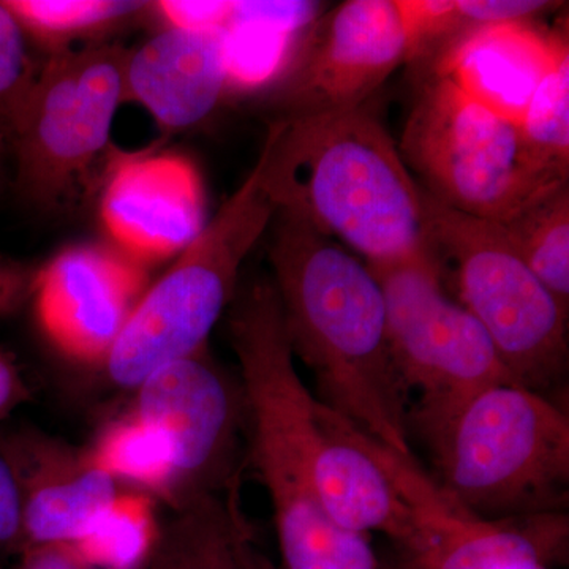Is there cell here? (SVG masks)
I'll list each match as a JSON object with an SVG mask.
<instances>
[{
	"instance_id": "6da1fadb",
	"label": "cell",
	"mask_w": 569,
	"mask_h": 569,
	"mask_svg": "<svg viewBox=\"0 0 569 569\" xmlns=\"http://www.w3.org/2000/svg\"><path fill=\"white\" fill-rule=\"evenodd\" d=\"M269 261L291 351L320 402L402 458L415 459L408 397L388 337L383 291L369 266L293 213L277 211Z\"/></svg>"
},
{
	"instance_id": "7a4b0ae2",
	"label": "cell",
	"mask_w": 569,
	"mask_h": 569,
	"mask_svg": "<svg viewBox=\"0 0 569 569\" xmlns=\"http://www.w3.org/2000/svg\"><path fill=\"white\" fill-rule=\"evenodd\" d=\"M230 306L249 458L271 498L284 568L378 569L370 537L339 529L318 497L328 430L296 370L274 283L257 280Z\"/></svg>"
},
{
	"instance_id": "3957f363",
	"label": "cell",
	"mask_w": 569,
	"mask_h": 569,
	"mask_svg": "<svg viewBox=\"0 0 569 569\" xmlns=\"http://www.w3.org/2000/svg\"><path fill=\"white\" fill-rule=\"evenodd\" d=\"M260 156L277 209L339 239L366 263L429 250L421 187L366 104L276 119Z\"/></svg>"
},
{
	"instance_id": "277c9868",
	"label": "cell",
	"mask_w": 569,
	"mask_h": 569,
	"mask_svg": "<svg viewBox=\"0 0 569 569\" xmlns=\"http://www.w3.org/2000/svg\"><path fill=\"white\" fill-rule=\"evenodd\" d=\"M430 451L438 490L470 518L567 512L569 417L548 396L516 385L486 389Z\"/></svg>"
},
{
	"instance_id": "5b68a950",
	"label": "cell",
	"mask_w": 569,
	"mask_h": 569,
	"mask_svg": "<svg viewBox=\"0 0 569 569\" xmlns=\"http://www.w3.org/2000/svg\"><path fill=\"white\" fill-rule=\"evenodd\" d=\"M277 211L260 156L246 181L142 295L103 365L116 387L137 389L162 367L206 350L213 326L238 293L247 254Z\"/></svg>"
},
{
	"instance_id": "8992f818",
	"label": "cell",
	"mask_w": 569,
	"mask_h": 569,
	"mask_svg": "<svg viewBox=\"0 0 569 569\" xmlns=\"http://www.w3.org/2000/svg\"><path fill=\"white\" fill-rule=\"evenodd\" d=\"M126 48L96 43L50 52L10 146L17 186L41 209L77 208L102 190L118 149L111 130L123 104Z\"/></svg>"
},
{
	"instance_id": "52a82bcc",
	"label": "cell",
	"mask_w": 569,
	"mask_h": 569,
	"mask_svg": "<svg viewBox=\"0 0 569 569\" xmlns=\"http://www.w3.org/2000/svg\"><path fill=\"white\" fill-rule=\"evenodd\" d=\"M399 152L433 200L490 222H507L568 182L535 156L518 122L436 73L419 89Z\"/></svg>"
},
{
	"instance_id": "ba28073f",
	"label": "cell",
	"mask_w": 569,
	"mask_h": 569,
	"mask_svg": "<svg viewBox=\"0 0 569 569\" xmlns=\"http://www.w3.org/2000/svg\"><path fill=\"white\" fill-rule=\"evenodd\" d=\"M422 190V189H421ZM430 252L455 269L460 305L488 332L516 387L546 396L568 372V309L520 260L503 227L422 190Z\"/></svg>"
},
{
	"instance_id": "9c48e42d",
	"label": "cell",
	"mask_w": 569,
	"mask_h": 569,
	"mask_svg": "<svg viewBox=\"0 0 569 569\" xmlns=\"http://www.w3.org/2000/svg\"><path fill=\"white\" fill-rule=\"evenodd\" d=\"M387 305L388 337L400 383L418 396L408 422L429 448L478 395L515 385L488 332L441 284L429 250L388 264H370Z\"/></svg>"
},
{
	"instance_id": "30bf717a",
	"label": "cell",
	"mask_w": 569,
	"mask_h": 569,
	"mask_svg": "<svg viewBox=\"0 0 569 569\" xmlns=\"http://www.w3.org/2000/svg\"><path fill=\"white\" fill-rule=\"evenodd\" d=\"M133 413L159 433L171 463V509L238 486L239 451L246 436L241 381L208 351L162 367L142 381Z\"/></svg>"
},
{
	"instance_id": "8fae6325",
	"label": "cell",
	"mask_w": 569,
	"mask_h": 569,
	"mask_svg": "<svg viewBox=\"0 0 569 569\" xmlns=\"http://www.w3.org/2000/svg\"><path fill=\"white\" fill-rule=\"evenodd\" d=\"M417 58L403 0H347L306 29L280 74V118L353 110Z\"/></svg>"
},
{
	"instance_id": "7c38bea8",
	"label": "cell",
	"mask_w": 569,
	"mask_h": 569,
	"mask_svg": "<svg viewBox=\"0 0 569 569\" xmlns=\"http://www.w3.org/2000/svg\"><path fill=\"white\" fill-rule=\"evenodd\" d=\"M144 264L121 249L78 244L37 272L41 331L71 361L103 366L148 290Z\"/></svg>"
},
{
	"instance_id": "4fadbf2b",
	"label": "cell",
	"mask_w": 569,
	"mask_h": 569,
	"mask_svg": "<svg viewBox=\"0 0 569 569\" xmlns=\"http://www.w3.org/2000/svg\"><path fill=\"white\" fill-rule=\"evenodd\" d=\"M100 213L108 233L141 264L178 257L206 224L204 197L192 163L171 153L116 152Z\"/></svg>"
},
{
	"instance_id": "5bb4252c",
	"label": "cell",
	"mask_w": 569,
	"mask_h": 569,
	"mask_svg": "<svg viewBox=\"0 0 569 569\" xmlns=\"http://www.w3.org/2000/svg\"><path fill=\"white\" fill-rule=\"evenodd\" d=\"M21 490L20 550L48 542H77L118 497V481L93 467L84 451L24 430L0 443Z\"/></svg>"
},
{
	"instance_id": "9a60e30c",
	"label": "cell",
	"mask_w": 569,
	"mask_h": 569,
	"mask_svg": "<svg viewBox=\"0 0 569 569\" xmlns=\"http://www.w3.org/2000/svg\"><path fill=\"white\" fill-rule=\"evenodd\" d=\"M123 103L149 111L163 132L204 121L228 91L222 31L164 28L127 50Z\"/></svg>"
},
{
	"instance_id": "2e32d148",
	"label": "cell",
	"mask_w": 569,
	"mask_h": 569,
	"mask_svg": "<svg viewBox=\"0 0 569 569\" xmlns=\"http://www.w3.org/2000/svg\"><path fill=\"white\" fill-rule=\"evenodd\" d=\"M567 52V36H546L529 22L479 26L451 41L433 73L501 118L520 123L539 82Z\"/></svg>"
},
{
	"instance_id": "e0dca14e",
	"label": "cell",
	"mask_w": 569,
	"mask_h": 569,
	"mask_svg": "<svg viewBox=\"0 0 569 569\" xmlns=\"http://www.w3.org/2000/svg\"><path fill=\"white\" fill-rule=\"evenodd\" d=\"M568 512L507 520H478L452 512L407 545H391L378 569H508L539 557L567 563Z\"/></svg>"
},
{
	"instance_id": "ac0fdd59",
	"label": "cell",
	"mask_w": 569,
	"mask_h": 569,
	"mask_svg": "<svg viewBox=\"0 0 569 569\" xmlns=\"http://www.w3.org/2000/svg\"><path fill=\"white\" fill-rule=\"evenodd\" d=\"M238 489L209 493L173 509L160 527L149 569H238V549L250 533Z\"/></svg>"
},
{
	"instance_id": "d6986e66",
	"label": "cell",
	"mask_w": 569,
	"mask_h": 569,
	"mask_svg": "<svg viewBox=\"0 0 569 569\" xmlns=\"http://www.w3.org/2000/svg\"><path fill=\"white\" fill-rule=\"evenodd\" d=\"M500 224L520 260L569 309V183Z\"/></svg>"
},
{
	"instance_id": "ffe728a7",
	"label": "cell",
	"mask_w": 569,
	"mask_h": 569,
	"mask_svg": "<svg viewBox=\"0 0 569 569\" xmlns=\"http://www.w3.org/2000/svg\"><path fill=\"white\" fill-rule=\"evenodd\" d=\"M29 39L50 52L77 40H96L151 9L140 0H3Z\"/></svg>"
},
{
	"instance_id": "44dd1931",
	"label": "cell",
	"mask_w": 569,
	"mask_h": 569,
	"mask_svg": "<svg viewBox=\"0 0 569 569\" xmlns=\"http://www.w3.org/2000/svg\"><path fill=\"white\" fill-rule=\"evenodd\" d=\"M160 527L148 493H118L74 548L91 568L142 569L151 559Z\"/></svg>"
},
{
	"instance_id": "7402d4cb",
	"label": "cell",
	"mask_w": 569,
	"mask_h": 569,
	"mask_svg": "<svg viewBox=\"0 0 569 569\" xmlns=\"http://www.w3.org/2000/svg\"><path fill=\"white\" fill-rule=\"evenodd\" d=\"M84 456L116 481L123 479L168 500L171 463L167 445L133 411L104 427Z\"/></svg>"
},
{
	"instance_id": "603a6c76",
	"label": "cell",
	"mask_w": 569,
	"mask_h": 569,
	"mask_svg": "<svg viewBox=\"0 0 569 569\" xmlns=\"http://www.w3.org/2000/svg\"><path fill=\"white\" fill-rule=\"evenodd\" d=\"M301 36L239 14L233 3L222 31L228 91H252L274 84L287 69Z\"/></svg>"
},
{
	"instance_id": "cb8c5ba5",
	"label": "cell",
	"mask_w": 569,
	"mask_h": 569,
	"mask_svg": "<svg viewBox=\"0 0 569 569\" xmlns=\"http://www.w3.org/2000/svg\"><path fill=\"white\" fill-rule=\"evenodd\" d=\"M519 126L535 156L568 179L569 52L539 82Z\"/></svg>"
},
{
	"instance_id": "d4e9b609",
	"label": "cell",
	"mask_w": 569,
	"mask_h": 569,
	"mask_svg": "<svg viewBox=\"0 0 569 569\" xmlns=\"http://www.w3.org/2000/svg\"><path fill=\"white\" fill-rule=\"evenodd\" d=\"M40 67L29 50V37L0 0V133L11 140Z\"/></svg>"
},
{
	"instance_id": "484cf974",
	"label": "cell",
	"mask_w": 569,
	"mask_h": 569,
	"mask_svg": "<svg viewBox=\"0 0 569 569\" xmlns=\"http://www.w3.org/2000/svg\"><path fill=\"white\" fill-rule=\"evenodd\" d=\"M560 6V2L541 0H455L459 26L462 28L467 24V29L505 22H527L530 18Z\"/></svg>"
},
{
	"instance_id": "4316f807",
	"label": "cell",
	"mask_w": 569,
	"mask_h": 569,
	"mask_svg": "<svg viewBox=\"0 0 569 569\" xmlns=\"http://www.w3.org/2000/svg\"><path fill=\"white\" fill-rule=\"evenodd\" d=\"M233 2H186V0H164L151 2L164 21V28L186 29V31H223L230 20Z\"/></svg>"
},
{
	"instance_id": "83f0119b",
	"label": "cell",
	"mask_w": 569,
	"mask_h": 569,
	"mask_svg": "<svg viewBox=\"0 0 569 569\" xmlns=\"http://www.w3.org/2000/svg\"><path fill=\"white\" fill-rule=\"evenodd\" d=\"M22 501L17 473L0 449V549H20Z\"/></svg>"
},
{
	"instance_id": "f1b7e54d",
	"label": "cell",
	"mask_w": 569,
	"mask_h": 569,
	"mask_svg": "<svg viewBox=\"0 0 569 569\" xmlns=\"http://www.w3.org/2000/svg\"><path fill=\"white\" fill-rule=\"evenodd\" d=\"M39 269L24 261L0 257V318L10 316L32 298Z\"/></svg>"
},
{
	"instance_id": "f546056e",
	"label": "cell",
	"mask_w": 569,
	"mask_h": 569,
	"mask_svg": "<svg viewBox=\"0 0 569 569\" xmlns=\"http://www.w3.org/2000/svg\"><path fill=\"white\" fill-rule=\"evenodd\" d=\"M21 552L20 569H92L71 542H48Z\"/></svg>"
},
{
	"instance_id": "4dcf8cb0",
	"label": "cell",
	"mask_w": 569,
	"mask_h": 569,
	"mask_svg": "<svg viewBox=\"0 0 569 569\" xmlns=\"http://www.w3.org/2000/svg\"><path fill=\"white\" fill-rule=\"evenodd\" d=\"M29 399L28 385L9 355L0 351V422Z\"/></svg>"
},
{
	"instance_id": "1f68e13d",
	"label": "cell",
	"mask_w": 569,
	"mask_h": 569,
	"mask_svg": "<svg viewBox=\"0 0 569 569\" xmlns=\"http://www.w3.org/2000/svg\"><path fill=\"white\" fill-rule=\"evenodd\" d=\"M238 569H276L272 561L254 546L252 533H247L239 545Z\"/></svg>"
},
{
	"instance_id": "d6a6232c",
	"label": "cell",
	"mask_w": 569,
	"mask_h": 569,
	"mask_svg": "<svg viewBox=\"0 0 569 569\" xmlns=\"http://www.w3.org/2000/svg\"><path fill=\"white\" fill-rule=\"evenodd\" d=\"M10 142L7 140L6 134L0 133V156L3 157V152H6L7 146H9Z\"/></svg>"
},
{
	"instance_id": "836d02e7",
	"label": "cell",
	"mask_w": 569,
	"mask_h": 569,
	"mask_svg": "<svg viewBox=\"0 0 569 569\" xmlns=\"http://www.w3.org/2000/svg\"><path fill=\"white\" fill-rule=\"evenodd\" d=\"M526 569H550L549 565L546 563H533L530 565V567H527Z\"/></svg>"
},
{
	"instance_id": "e575fe53",
	"label": "cell",
	"mask_w": 569,
	"mask_h": 569,
	"mask_svg": "<svg viewBox=\"0 0 569 569\" xmlns=\"http://www.w3.org/2000/svg\"><path fill=\"white\" fill-rule=\"evenodd\" d=\"M2 159H3V157L0 156V174H2Z\"/></svg>"
}]
</instances>
